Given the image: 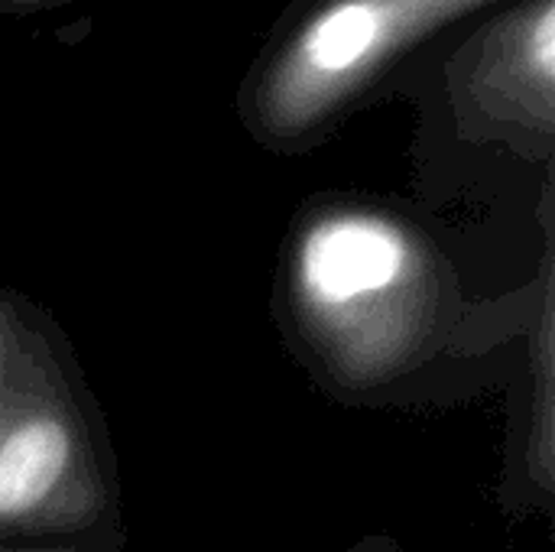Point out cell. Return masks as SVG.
I'll return each mask as SVG.
<instances>
[{"label":"cell","mask_w":555,"mask_h":552,"mask_svg":"<svg viewBox=\"0 0 555 552\" xmlns=\"http://www.w3.org/2000/svg\"><path fill=\"white\" fill-rule=\"evenodd\" d=\"M273 319L309 377L345 403H400L478 355V306L426 218L364 192H319L280 247Z\"/></svg>","instance_id":"6da1fadb"},{"label":"cell","mask_w":555,"mask_h":552,"mask_svg":"<svg viewBox=\"0 0 555 552\" xmlns=\"http://www.w3.org/2000/svg\"><path fill=\"white\" fill-rule=\"evenodd\" d=\"M341 552H403V547L393 537H387V534H371V537L358 540L354 547H348V550Z\"/></svg>","instance_id":"9c48e42d"},{"label":"cell","mask_w":555,"mask_h":552,"mask_svg":"<svg viewBox=\"0 0 555 552\" xmlns=\"http://www.w3.org/2000/svg\"><path fill=\"white\" fill-rule=\"evenodd\" d=\"M68 3H78V0H0V16H36V13H49Z\"/></svg>","instance_id":"ba28073f"},{"label":"cell","mask_w":555,"mask_h":552,"mask_svg":"<svg viewBox=\"0 0 555 552\" xmlns=\"http://www.w3.org/2000/svg\"><path fill=\"white\" fill-rule=\"evenodd\" d=\"M124 524L104 527L85 537L59 540H0V552H124Z\"/></svg>","instance_id":"52a82bcc"},{"label":"cell","mask_w":555,"mask_h":552,"mask_svg":"<svg viewBox=\"0 0 555 552\" xmlns=\"http://www.w3.org/2000/svg\"><path fill=\"white\" fill-rule=\"evenodd\" d=\"M55 332L59 325L42 306L16 290H0V381Z\"/></svg>","instance_id":"8992f818"},{"label":"cell","mask_w":555,"mask_h":552,"mask_svg":"<svg viewBox=\"0 0 555 552\" xmlns=\"http://www.w3.org/2000/svg\"><path fill=\"white\" fill-rule=\"evenodd\" d=\"M120 521L107 423L62 329L0 381V540L85 537Z\"/></svg>","instance_id":"277c9868"},{"label":"cell","mask_w":555,"mask_h":552,"mask_svg":"<svg viewBox=\"0 0 555 552\" xmlns=\"http://www.w3.org/2000/svg\"><path fill=\"white\" fill-rule=\"evenodd\" d=\"M540 224L546 234L540 273L533 283L537 312L530 316L527 387L517 390L524 407H514V429L507 442L501 501L511 517L553 511L555 472V410H553V179L540 189Z\"/></svg>","instance_id":"5b68a950"},{"label":"cell","mask_w":555,"mask_h":552,"mask_svg":"<svg viewBox=\"0 0 555 552\" xmlns=\"http://www.w3.org/2000/svg\"><path fill=\"white\" fill-rule=\"evenodd\" d=\"M420 153H494L553 172L555 0H511L442 36L397 85Z\"/></svg>","instance_id":"3957f363"},{"label":"cell","mask_w":555,"mask_h":552,"mask_svg":"<svg viewBox=\"0 0 555 552\" xmlns=\"http://www.w3.org/2000/svg\"><path fill=\"white\" fill-rule=\"evenodd\" d=\"M511 0H289L237 85V120L276 153L302 156L400 78L452 29Z\"/></svg>","instance_id":"7a4b0ae2"}]
</instances>
